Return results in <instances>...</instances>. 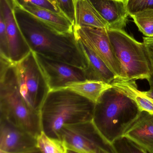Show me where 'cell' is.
<instances>
[{"label":"cell","instance_id":"cell-1","mask_svg":"<svg viewBox=\"0 0 153 153\" xmlns=\"http://www.w3.org/2000/svg\"><path fill=\"white\" fill-rule=\"evenodd\" d=\"M16 22L31 51L49 59L69 64L86 70L88 60L74 34H56L34 19H18Z\"/></svg>","mask_w":153,"mask_h":153},{"label":"cell","instance_id":"cell-2","mask_svg":"<svg viewBox=\"0 0 153 153\" xmlns=\"http://www.w3.org/2000/svg\"><path fill=\"white\" fill-rule=\"evenodd\" d=\"M95 103L68 89L49 91L40 111L42 131L57 138L63 126L92 121Z\"/></svg>","mask_w":153,"mask_h":153},{"label":"cell","instance_id":"cell-3","mask_svg":"<svg viewBox=\"0 0 153 153\" xmlns=\"http://www.w3.org/2000/svg\"><path fill=\"white\" fill-rule=\"evenodd\" d=\"M0 60L1 117L37 138L42 132L40 114L28 106L20 92L15 64Z\"/></svg>","mask_w":153,"mask_h":153},{"label":"cell","instance_id":"cell-4","mask_svg":"<svg viewBox=\"0 0 153 153\" xmlns=\"http://www.w3.org/2000/svg\"><path fill=\"white\" fill-rule=\"evenodd\" d=\"M141 111L132 99L112 87L95 103L92 121L104 138L112 144L125 135Z\"/></svg>","mask_w":153,"mask_h":153},{"label":"cell","instance_id":"cell-5","mask_svg":"<svg viewBox=\"0 0 153 153\" xmlns=\"http://www.w3.org/2000/svg\"><path fill=\"white\" fill-rule=\"evenodd\" d=\"M108 35L122 67L120 79L148 80L151 71L143 43L136 40L124 30L107 29Z\"/></svg>","mask_w":153,"mask_h":153},{"label":"cell","instance_id":"cell-6","mask_svg":"<svg viewBox=\"0 0 153 153\" xmlns=\"http://www.w3.org/2000/svg\"><path fill=\"white\" fill-rule=\"evenodd\" d=\"M57 138L63 142L67 150L76 152L117 153L92 120L64 125L57 133Z\"/></svg>","mask_w":153,"mask_h":153},{"label":"cell","instance_id":"cell-7","mask_svg":"<svg viewBox=\"0 0 153 153\" xmlns=\"http://www.w3.org/2000/svg\"><path fill=\"white\" fill-rule=\"evenodd\" d=\"M15 68L22 96L29 107L40 113L50 90L34 52L15 64Z\"/></svg>","mask_w":153,"mask_h":153},{"label":"cell","instance_id":"cell-8","mask_svg":"<svg viewBox=\"0 0 153 153\" xmlns=\"http://www.w3.org/2000/svg\"><path fill=\"white\" fill-rule=\"evenodd\" d=\"M74 34L77 40L90 48L97 55L116 77H121V64L111 45L107 29L74 27Z\"/></svg>","mask_w":153,"mask_h":153},{"label":"cell","instance_id":"cell-9","mask_svg":"<svg viewBox=\"0 0 153 153\" xmlns=\"http://www.w3.org/2000/svg\"><path fill=\"white\" fill-rule=\"evenodd\" d=\"M34 53L50 91L66 88L72 84L87 80L84 69Z\"/></svg>","mask_w":153,"mask_h":153},{"label":"cell","instance_id":"cell-10","mask_svg":"<svg viewBox=\"0 0 153 153\" xmlns=\"http://www.w3.org/2000/svg\"><path fill=\"white\" fill-rule=\"evenodd\" d=\"M38 149L36 137L0 118V152L26 153Z\"/></svg>","mask_w":153,"mask_h":153},{"label":"cell","instance_id":"cell-11","mask_svg":"<svg viewBox=\"0 0 153 153\" xmlns=\"http://www.w3.org/2000/svg\"><path fill=\"white\" fill-rule=\"evenodd\" d=\"M12 5L15 9L27 13L56 34L63 36L74 34L73 24L63 15L30 4L13 2Z\"/></svg>","mask_w":153,"mask_h":153},{"label":"cell","instance_id":"cell-12","mask_svg":"<svg viewBox=\"0 0 153 153\" xmlns=\"http://www.w3.org/2000/svg\"><path fill=\"white\" fill-rule=\"evenodd\" d=\"M9 3L8 0H1V11L3 14L6 25L10 60L16 64L31 51L15 20L12 6Z\"/></svg>","mask_w":153,"mask_h":153},{"label":"cell","instance_id":"cell-13","mask_svg":"<svg viewBox=\"0 0 153 153\" xmlns=\"http://www.w3.org/2000/svg\"><path fill=\"white\" fill-rule=\"evenodd\" d=\"M99 13L107 22L108 29L124 30L129 16L125 0H91Z\"/></svg>","mask_w":153,"mask_h":153},{"label":"cell","instance_id":"cell-14","mask_svg":"<svg viewBox=\"0 0 153 153\" xmlns=\"http://www.w3.org/2000/svg\"><path fill=\"white\" fill-rule=\"evenodd\" d=\"M124 136L148 153H153V114L141 111Z\"/></svg>","mask_w":153,"mask_h":153},{"label":"cell","instance_id":"cell-15","mask_svg":"<svg viewBox=\"0 0 153 153\" xmlns=\"http://www.w3.org/2000/svg\"><path fill=\"white\" fill-rule=\"evenodd\" d=\"M72 1L74 10V27L108 29L107 22L99 13L91 0Z\"/></svg>","mask_w":153,"mask_h":153},{"label":"cell","instance_id":"cell-16","mask_svg":"<svg viewBox=\"0 0 153 153\" xmlns=\"http://www.w3.org/2000/svg\"><path fill=\"white\" fill-rule=\"evenodd\" d=\"M77 41L88 60L89 66L85 70L87 80H97L111 83L116 77V75L92 49Z\"/></svg>","mask_w":153,"mask_h":153},{"label":"cell","instance_id":"cell-17","mask_svg":"<svg viewBox=\"0 0 153 153\" xmlns=\"http://www.w3.org/2000/svg\"><path fill=\"white\" fill-rule=\"evenodd\" d=\"M110 84L112 87L134 101L141 111H147L153 115V99L138 89L136 81H128L116 77Z\"/></svg>","mask_w":153,"mask_h":153},{"label":"cell","instance_id":"cell-18","mask_svg":"<svg viewBox=\"0 0 153 153\" xmlns=\"http://www.w3.org/2000/svg\"><path fill=\"white\" fill-rule=\"evenodd\" d=\"M110 84L97 80H86L72 84L67 88L96 103L107 90L112 87Z\"/></svg>","mask_w":153,"mask_h":153},{"label":"cell","instance_id":"cell-19","mask_svg":"<svg viewBox=\"0 0 153 153\" xmlns=\"http://www.w3.org/2000/svg\"><path fill=\"white\" fill-rule=\"evenodd\" d=\"M37 141L41 153H67V149L62 141L48 136L43 131L37 137Z\"/></svg>","mask_w":153,"mask_h":153},{"label":"cell","instance_id":"cell-20","mask_svg":"<svg viewBox=\"0 0 153 153\" xmlns=\"http://www.w3.org/2000/svg\"><path fill=\"white\" fill-rule=\"evenodd\" d=\"M130 16L140 32L146 37H153V9L138 12Z\"/></svg>","mask_w":153,"mask_h":153},{"label":"cell","instance_id":"cell-21","mask_svg":"<svg viewBox=\"0 0 153 153\" xmlns=\"http://www.w3.org/2000/svg\"><path fill=\"white\" fill-rule=\"evenodd\" d=\"M112 144L117 153H149L125 136L115 140Z\"/></svg>","mask_w":153,"mask_h":153},{"label":"cell","instance_id":"cell-22","mask_svg":"<svg viewBox=\"0 0 153 153\" xmlns=\"http://www.w3.org/2000/svg\"><path fill=\"white\" fill-rule=\"evenodd\" d=\"M0 56L10 60L6 25L3 14L1 11L0 16Z\"/></svg>","mask_w":153,"mask_h":153},{"label":"cell","instance_id":"cell-23","mask_svg":"<svg viewBox=\"0 0 153 153\" xmlns=\"http://www.w3.org/2000/svg\"><path fill=\"white\" fill-rule=\"evenodd\" d=\"M125 3L129 16L138 12L153 9V0H125Z\"/></svg>","mask_w":153,"mask_h":153},{"label":"cell","instance_id":"cell-24","mask_svg":"<svg viewBox=\"0 0 153 153\" xmlns=\"http://www.w3.org/2000/svg\"><path fill=\"white\" fill-rule=\"evenodd\" d=\"M11 2H16L21 4H30L40 6L50 11L63 15L67 18L62 11L57 8L48 0H11Z\"/></svg>","mask_w":153,"mask_h":153},{"label":"cell","instance_id":"cell-25","mask_svg":"<svg viewBox=\"0 0 153 153\" xmlns=\"http://www.w3.org/2000/svg\"><path fill=\"white\" fill-rule=\"evenodd\" d=\"M143 40L149 59L151 71V76L147 81L150 85V90L153 91V37H143Z\"/></svg>","mask_w":153,"mask_h":153},{"label":"cell","instance_id":"cell-26","mask_svg":"<svg viewBox=\"0 0 153 153\" xmlns=\"http://www.w3.org/2000/svg\"><path fill=\"white\" fill-rule=\"evenodd\" d=\"M57 1L61 10L73 24L74 10L72 1L57 0Z\"/></svg>","mask_w":153,"mask_h":153},{"label":"cell","instance_id":"cell-27","mask_svg":"<svg viewBox=\"0 0 153 153\" xmlns=\"http://www.w3.org/2000/svg\"><path fill=\"white\" fill-rule=\"evenodd\" d=\"M143 92L145 94L153 99V91L152 90H149L148 91H143Z\"/></svg>","mask_w":153,"mask_h":153},{"label":"cell","instance_id":"cell-28","mask_svg":"<svg viewBox=\"0 0 153 153\" xmlns=\"http://www.w3.org/2000/svg\"><path fill=\"white\" fill-rule=\"evenodd\" d=\"M48 1H49V2H51L52 4H54V5L55 6H56L57 8H58L59 10H60L62 11L61 10V9H60V8H59L57 0H48Z\"/></svg>","mask_w":153,"mask_h":153},{"label":"cell","instance_id":"cell-29","mask_svg":"<svg viewBox=\"0 0 153 153\" xmlns=\"http://www.w3.org/2000/svg\"><path fill=\"white\" fill-rule=\"evenodd\" d=\"M67 153H79L76 152H74V151H71V150H67Z\"/></svg>","mask_w":153,"mask_h":153},{"label":"cell","instance_id":"cell-30","mask_svg":"<svg viewBox=\"0 0 153 153\" xmlns=\"http://www.w3.org/2000/svg\"><path fill=\"white\" fill-rule=\"evenodd\" d=\"M102 153H109L107 152H102Z\"/></svg>","mask_w":153,"mask_h":153}]
</instances>
